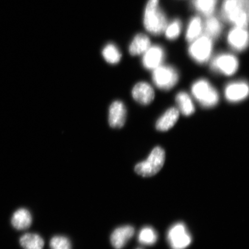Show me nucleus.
Instances as JSON below:
<instances>
[{
    "instance_id": "nucleus-18",
    "label": "nucleus",
    "mask_w": 249,
    "mask_h": 249,
    "mask_svg": "<svg viewBox=\"0 0 249 249\" xmlns=\"http://www.w3.org/2000/svg\"><path fill=\"white\" fill-rule=\"evenodd\" d=\"M20 244L24 249H43L45 242L37 233H27L20 238Z\"/></svg>"
},
{
    "instance_id": "nucleus-22",
    "label": "nucleus",
    "mask_w": 249,
    "mask_h": 249,
    "mask_svg": "<svg viewBox=\"0 0 249 249\" xmlns=\"http://www.w3.org/2000/svg\"><path fill=\"white\" fill-rule=\"evenodd\" d=\"M102 54L105 60L111 65L117 64L120 62L122 56L120 50L113 43H109L102 50Z\"/></svg>"
},
{
    "instance_id": "nucleus-24",
    "label": "nucleus",
    "mask_w": 249,
    "mask_h": 249,
    "mask_svg": "<svg viewBox=\"0 0 249 249\" xmlns=\"http://www.w3.org/2000/svg\"><path fill=\"white\" fill-rule=\"evenodd\" d=\"M139 242L145 245H153L158 240V234L151 227H145L140 231Z\"/></svg>"
},
{
    "instance_id": "nucleus-6",
    "label": "nucleus",
    "mask_w": 249,
    "mask_h": 249,
    "mask_svg": "<svg viewBox=\"0 0 249 249\" xmlns=\"http://www.w3.org/2000/svg\"><path fill=\"white\" fill-rule=\"evenodd\" d=\"M213 44L212 39L207 36H199L193 41L189 48V53L199 64H204L209 60Z\"/></svg>"
},
{
    "instance_id": "nucleus-3",
    "label": "nucleus",
    "mask_w": 249,
    "mask_h": 249,
    "mask_svg": "<svg viewBox=\"0 0 249 249\" xmlns=\"http://www.w3.org/2000/svg\"><path fill=\"white\" fill-rule=\"evenodd\" d=\"M166 155L163 148L155 147L147 160L136 165V173L143 177H150L157 174L163 167Z\"/></svg>"
},
{
    "instance_id": "nucleus-15",
    "label": "nucleus",
    "mask_w": 249,
    "mask_h": 249,
    "mask_svg": "<svg viewBox=\"0 0 249 249\" xmlns=\"http://www.w3.org/2000/svg\"><path fill=\"white\" fill-rule=\"evenodd\" d=\"M179 117L178 109L171 107L159 118L156 124V128L161 132H166L174 126Z\"/></svg>"
},
{
    "instance_id": "nucleus-5",
    "label": "nucleus",
    "mask_w": 249,
    "mask_h": 249,
    "mask_svg": "<svg viewBox=\"0 0 249 249\" xmlns=\"http://www.w3.org/2000/svg\"><path fill=\"white\" fill-rule=\"evenodd\" d=\"M153 71L152 80L159 89L167 91L173 89L178 82V71L172 67L160 65Z\"/></svg>"
},
{
    "instance_id": "nucleus-25",
    "label": "nucleus",
    "mask_w": 249,
    "mask_h": 249,
    "mask_svg": "<svg viewBox=\"0 0 249 249\" xmlns=\"http://www.w3.org/2000/svg\"><path fill=\"white\" fill-rule=\"evenodd\" d=\"M182 24L179 20H175L167 26L165 29V35L170 40L178 38L181 32Z\"/></svg>"
},
{
    "instance_id": "nucleus-8",
    "label": "nucleus",
    "mask_w": 249,
    "mask_h": 249,
    "mask_svg": "<svg viewBox=\"0 0 249 249\" xmlns=\"http://www.w3.org/2000/svg\"><path fill=\"white\" fill-rule=\"evenodd\" d=\"M211 68L216 72L231 76L237 71L239 67L238 59L234 55L222 54L214 58L211 63Z\"/></svg>"
},
{
    "instance_id": "nucleus-7",
    "label": "nucleus",
    "mask_w": 249,
    "mask_h": 249,
    "mask_svg": "<svg viewBox=\"0 0 249 249\" xmlns=\"http://www.w3.org/2000/svg\"><path fill=\"white\" fill-rule=\"evenodd\" d=\"M167 240L171 249H185L192 242V236L183 223H176L167 233Z\"/></svg>"
},
{
    "instance_id": "nucleus-27",
    "label": "nucleus",
    "mask_w": 249,
    "mask_h": 249,
    "mask_svg": "<svg viewBox=\"0 0 249 249\" xmlns=\"http://www.w3.org/2000/svg\"></svg>"
},
{
    "instance_id": "nucleus-17",
    "label": "nucleus",
    "mask_w": 249,
    "mask_h": 249,
    "mask_svg": "<svg viewBox=\"0 0 249 249\" xmlns=\"http://www.w3.org/2000/svg\"><path fill=\"white\" fill-rule=\"evenodd\" d=\"M150 46L151 41L148 36L143 34H138L130 44L129 53L133 56L143 54Z\"/></svg>"
},
{
    "instance_id": "nucleus-20",
    "label": "nucleus",
    "mask_w": 249,
    "mask_h": 249,
    "mask_svg": "<svg viewBox=\"0 0 249 249\" xmlns=\"http://www.w3.org/2000/svg\"><path fill=\"white\" fill-rule=\"evenodd\" d=\"M222 25L215 17H208L206 20L203 24V30L205 36L210 37V38H216L219 36L222 32Z\"/></svg>"
},
{
    "instance_id": "nucleus-16",
    "label": "nucleus",
    "mask_w": 249,
    "mask_h": 249,
    "mask_svg": "<svg viewBox=\"0 0 249 249\" xmlns=\"http://www.w3.org/2000/svg\"><path fill=\"white\" fill-rule=\"evenodd\" d=\"M33 218L30 212L25 208H20L15 211L11 219L12 226L18 230L29 228L32 224Z\"/></svg>"
},
{
    "instance_id": "nucleus-2",
    "label": "nucleus",
    "mask_w": 249,
    "mask_h": 249,
    "mask_svg": "<svg viewBox=\"0 0 249 249\" xmlns=\"http://www.w3.org/2000/svg\"><path fill=\"white\" fill-rule=\"evenodd\" d=\"M159 2L160 0H148L144 16L146 30L155 36L163 33L167 26L166 16L161 10Z\"/></svg>"
},
{
    "instance_id": "nucleus-21",
    "label": "nucleus",
    "mask_w": 249,
    "mask_h": 249,
    "mask_svg": "<svg viewBox=\"0 0 249 249\" xmlns=\"http://www.w3.org/2000/svg\"><path fill=\"white\" fill-rule=\"evenodd\" d=\"M203 30V24L198 17L193 18L188 25L186 34V38L189 42H192L200 36Z\"/></svg>"
},
{
    "instance_id": "nucleus-11",
    "label": "nucleus",
    "mask_w": 249,
    "mask_h": 249,
    "mask_svg": "<svg viewBox=\"0 0 249 249\" xmlns=\"http://www.w3.org/2000/svg\"><path fill=\"white\" fill-rule=\"evenodd\" d=\"M227 40L230 46L236 51H242L247 48L249 34L247 28L235 27L230 31Z\"/></svg>"
},
{
    "instance_id": "nucleus-26",
    "label": "nucleus",
    "mask_w": 249,
    "mask_h": 249,
    "mask_svg": "<svg viewBox=\"0 0 249 249\" xmlns=\"http://www.w3.org/2000/svg\"><path fill=\"white\" fill-rule=\"evenodd\" d=\"M51 249H71L70 239L64 236H55L50 241Z\"/></svg>"
},
{
    "instance_id": "nucleus-12",
    "label": "nucleus",
    "mask_w": 249,
    "mask_h": 249,
    "mask_svg": "<svg viewBox=\"0 0 249 249\" xmlns=\"http://www.w3.org/2000/svg\"><path fill=\"white\" fill-rule=\"evenodd\" d=\"M132 97L135 101L142 105H148L154 101L155 91L149 84L142 82L137 83L132 91Z\"/></svg>"
},
{
    "instance_id": "nucleus-4",
    "label": "nucleus",
    "mask_w": 249,
    "mask_h": 249,
    "mask_svg": "<svg viewBox=\"0 0 249 249\" xmlns=\"http://www.w3.org/2000/svg\"><path fill=\"white\" fill-rule=\"evenodd\" d=\"M192 92L196 100L204 107H215L219 102V93L206 80L196 82L192 87Z\"/></svg>"
},
{
    "instance_id": "nucleus-1",
    "label": "nucleus",
    "mask_w": 249,
    "mask_h": 249,
    "mask_svg": "<svg viewBox=\"0 0 249 249\" xmlns=\"http://www.w3.org/2000/svg\"><path fill=\"white\" fill-rule=\"evenodd\" d=\"M222 15L223 18L235 27L247 28L249 0H224Z\"/></svg>"
},
{
    "instance_id": "nucleus-13",
    "label": "nucleus",
    "mask_w": 249,
    "mask_h": 249,
    "mask_svg": "<svg viewBox=\"0 0 249 249\" xmlns=\"http://www.w3.org/2000/svg\"><path fill=\"white\" fill-rule=\"evenodd\" d=\"M225 93L229 102H240L248 97L249 86L248 84L243 82L230 83L226 87Z\"/></svg>"
},
{
    "instance_id": "nucleus-14",
    "label": "nucleus",
    "mask_w": 249,
    "mask_h": 249,
    "mask_svg": "<svg viewBox=\"0 0 249 249\" xmlns=\"http://www.w3.org/2000/svg\"><path fill=\"white\" fill-rule=\"evenodd\" d=\"M135 229L131 226L118 227L111 233L110 241L115 249H122L132 238Z\"/></svg>"
},
{
    "instance_id": "nucleus-9",
    "label": "nucleus",
    "mask_w": 249,
    "mask_h": 249,
    "mask_svg": "<svg viewBox=\"0 0 249 249\" xmlns=\"http://www.w3.org/2000/svg\"><path fill=\"white\" fill-rule=\"evenodd\" d=\"M126 118V109L124 103L116 101L108 108V122L112 128L119 129L124 126Z\"/></svg>"
},
{
    "instance_id": "nucleus-10",
    "label": "nucleus",
    "mask_w": 249,
    "mask_h": 249,
    "mask_svg": "<svg viewBox=\"0 0 249 249\" xmlns=\"http://www.w3.org/2000/svg\"><path fill=\"white\" fill-rule=\"evenodd\" d=\"M164 52L160 46H150L143 54L142 62L146 69L154 70L160 66L164 59Z\"/></svg>"
},
{
    "instance_id": "nucleus-23",
    "label": "nucleus",
    "mask_w": 249,
    "mask_h": 249,
    "mask_svg": "<svg viewBox=\"0 0 249 249\" xmlns=\"http://www.w3.org/2000/svg\"><path fill=\"white\" fill-rule=\"evenodd\" d=\"M217 0H193L194 7L200 14L210 17L215 9Z\"/></svg>"
},
{
    "instance_id": "nucleus-19",
    "label": "nucleus",
    "mask_w": 249,
    "mask_h": 249,
    "mask_svg": "<svg viewBox=\"0 0 249 249\" xmlns=\"http://www.w3.org/2000/svg\"><path fill=\"white\" fill-rule=\"evenodd\" d=\"M176 99L180 111L184 116H190L195 113V105L188 93L185 92H179L177 95Z\"/></svg>"
}]
</instances>
